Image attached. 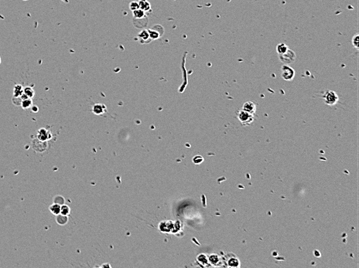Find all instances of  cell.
Here are the masks:
<instances>
[{
  "label": "cell",
  "mask_w": 359,
  "mask_h": 268,
  "mask_svg": "<svg viewBox=\"0 0 359 268\" xmlns=\"http://www.w3.org/2000/svg\"><path fill=\"white\" fill-rule=\"evenodd\" d=\"M281 70H282L281 75H282V79L287 81H293L295 77V70L293 68H292L289 65L283 64L281 68Z\"/></svg>",
  "instance_id": "obj_1"
},
{
  "label": "cell",
  "mask_w": 359,
  "mask_h": 268,
  "mask_svg": "<svg viewBox=\"0 0 359 268\" xmlns=\"http://www.w3.org/2000/svg\"><path fill=\"white\" fill-rule=\"evenodd\" d=\"M237 118L239 120L241 123L243 125H248L249 124H251L254 120L253 118V114H249L248 112L245 111L242 109V110H238L237 112Z\"/></svg>",
  "instance_id": "obj_2"
},
{
  "label": "cell",
  "mask_w": 359,
  "mask_h": 268,
  "mask_svg": "<svg viewBox=\"0 0 359 268\" xmlns=\"http://www.w3.org/2000/svg\"><path fill=\"white\" fill-rule=\"evenodd\" d=\"M279 60H280L281 62L286 65L290 64V63L294 62L296 59H297L296 53L292 50H290V49H288L287 51L285 53H283V54L279 55Z\"/></svg>",
  "instance_id": "obj_3"
},
{
  "label": "cell",
  "mask_w": 359,
  "mask_h": 268,
  "mask_svg": "<svg viewBox=\"0 0 359 268\" xmlns=\"http://www.w3.org/2000/svg\"><path fill=\"white\" fill-rule=\"evenodd\" d=\"M323 98L324 99L325 103L328 105H334L337 103V101L339 100V97L337 96V93L334 92L333 90H327L325 92L324 95H323Z\"/></svg>",
  "instance_id": "obj_4"
},
{
  "label": "cell",
  "mask_w": 359,
  "mask_h": 268,
  "mask_svg": "<svg viewBox=\"0 0 359 268\" xmlns=\"http://www.w3.org/2000/svg\"><path fill=\"white\" fill-rule=\"evenodd\" d=\"M242 110L248 112L249 114H254L255 113V110H256V105H255L254 102L247 101V102L244 104L243 107H242Z\"/></svg>",
  "instance_id": "obj_5"
},
{
  "label": "cell",
  "mask_w": 359,
  "mask_h": 268,
  "mask_svg": "<svg viewBox=\"0 0 359 268\" xmlns=\"http://www.w3.org/2000/svg\"><path fill=\"white\" fill-rule=\"evenodd\" d=\"M226 263H227L228 267H240V261L238 257H235V255L228 257Z\"/></svg>",
  "instance_id": "obj_6"
},
{
  "label": "cell",
  "mask_w": 359,
  "mask_h": 268,
  "mask_svg": "<svg viewBox=\"0 0 359 268\" xmlns=\"http://www.w3.org/2000/svg\"><path fill=\"white\" fill-rule=\"evenodd\" d=\"M209 264L212 266H219L221 263V258L218 254H211L207 257Z\"/></svg>",
  "instance_id": "obj_7"
},
{
  "label": "cell",
  "mask_w": 359,
  "mask_h": 268,
  "mask_svg": "<svg viewBox=\"0 0 359 268\" xmlns=\"http://www.w3.org/2000/svg\"><path fill=\"white\" fill-rule=\"evenodd\" d=\"M139 9H141L144 12L149 11L150 9V4L149 2H147L146 0H140V2H139Z\"/></svg>",
  "instance_id": "obj_8"
},
{
  "label": "cell",
  "mask_w": 359,
  "mask_h": 268,
  "mask_svg": "<svg viewBox=\"0 0 359 268\" xmlns=\"http://www.w3.org/2000/svg\"><path fill=\"white\" fill-rule=\"evenodd\" d=\"M288 49L289 48H288L287 45H286L285 43H279L276 46V51L279 55H281V54H283V53H286L288 50Z\"/></svg>",
  "instance_id": "obj_9"
},
{
  "label": "cell",
  "mask_w": 359,
  "mask_h": 268,
  "mask_svg": "<svg viewBox=\"0 0 359 268\" xmlns=\"http://www.w3.org/2000/svg\"><path fill=\"white\" fill-rule=\"evenodd\" d=\"M198 260L199 261V262L203 264L204 266L207 267L209 266V264H210L208 261V258H207V257L205 254H200V255L198 257Z\"/></svg>",
  "instance_id": "obj_10"
},
{
  "label": "cell",
  "mask_w": 359,
  "mask_h": 268,
  "mask_svg": "<svg viewBox=\"0 0 359 268\" xmlns=\"http://www.w3.org/2000/svg\"><path fill=\"white\" fill-rule=\"evenodd\" d=\"M50 210L54 215H58L59 213H61V206L57 203H54L53 205L50 206Z\"/></svg>",
  "instance_id": "obj_11"
},
{
  "label": "cell",
  "mask_w": 359,
  "mask_h": 268,
  "mask_svg": "<svg viewBox=\"0 0 359 268\" xmlns=\"http://www.w3.org/2000/svg\"><path fill=\"white\" fill-rule=\"evenodd\" d=\"M48 131H47L45 129H41L40 131H39V138L41 140V141H45V140H47L49 139V135H48Z\"/></svg>",
  "instance_id": "obj_12"
},
{
  "label": "cell",
  "mask_w": 359,
  "mask_h": 268,
  "mask_svg": "<svg viewBox=\"0 0 359 268\" xmlns=\"http://www.w3.org/2000/svg\"><path fill=\"white\" fill-rule=\"evenodd\" d=\"M21 106L23 107V108L24 109H27L29 108V107H31L32 106V101L30 98H26V99L23 100L22 101V104H21Z\"/></svg>",
  "instance_id": "obj_13"
},
{
  "label": "cell",
  "mask_w": 359,
  "mask_h": 268,
  "mask_svg": "<svg viewBox=\"0 0 359 268\" xmlns=\"http://www.w3.org/2000/svg\"><path fill=\"white\" fill-rule=\"evenodd\" d=\"M133 14H134V16H135V18H137V19L143 18V17H144V15H145L144 11H143V10H142L141 9H136V10H134Z\"/></svg>",
  "instance_id": "obj_14"
},
{
  "label": "cell",
  "mask_w": 359,
  "mask_h": 268,
  "mask_svg": "<svg viewBox=\"0 0 359 268\" xmlns=\"http://www.w3.org/2000/svg\"><path fill=\"white\" fill-rule=\"evenodd\" d=\"M352 45L354 46V47L356 48L357 50H358V46H359V35L358 34H355V35L352 37Z\"/></svg>",
  "instance_id": "obj_15"
},
{
  "label": "cell",
  "mask_w": 359,
  "mask_h": 268,
  "mask_svg": "<svg viewBox=\"0 0 359 268\" xmlns=\"http://www.w3.org/2000/svg\"><path fill=\"white\" fill-rule=\"evenodd\" d=\"M24 94H26L29 98H31V97H33V95H34V91H33V90L32 88L26 87V88L24 89Z\"/></svg>",
  "instance_id": "obj_16"
},
{
  "label": "cell",
  "mask_w": 359,
  "mask_h": 268,
  "mask_svg": "<svg viewBox=\"0 0 359 268\" xmlns=\"http://www.w3.org/2000/svg\"><path fill=\"white\" fill-rule=\"evenodd\" d=\"M101 107L102 106H101V105H95L93 107V111L95 112L96 114H101V113L103 112V110H102L103 107Z\"/></svg>",
  "instance_id": "obj_17"
},
{
  "label": "cell",
  "mask_w": 359,
  "mask_h": 268,
  "mask_svg": "<svg viewBox=\"0 0 359 268\" xmlns=\"http://www.w3.org/2000/svg\"><path fill=\"white\" fill-rule=\"evenodd\" d=\"M139 37H140V39H143V40H146L149 38V32L146 31V30H143V31H142L141 33H139Z\"/></svg>",
  "instance_id": "obj_18"
},
{
  "label": "cell",
  "mask_w": 359,
  "mask_h": 268,
  "mask_svg": "<svg viewBox=\"0 0 359 268\" xmlns=\"http://www.w3.org/2000/svg\"><path fill=\"white\" fill-rule=\"evenodd\" d=\"M149 37L152 39H158L159 37V34L157 33L156 31H155V30H149Z\"/></svg>",
  "instance_id": "obj_19"
},
{
  "label": "cell",
  "mask_w": 359,
  "mask_h": 268,
  "mask_svg": "<svg viewBox=\"0 0 359 268\" xmlns=\"http://www.w3.org/2000/svg\"><path fill=\"white\" fill-rule=\"evenodd\" d=\"M69 212H70V209L68 206H61V213L62 214V216L68 215V214H69Z\"/></svg>",
  "instance_id": "obj_20"
},
{
  "label": "cell",
  "mask_w": 359,
  "mask_h": 268,
  "mask_svg": "<svg viewBox=\"0 0 359 268\" xmlns=\"http://www.w3.org/2000/svg\"><path fill=\"white\" fill-rule=\"evenodd\" d=\"M129 7H130V9H132V11H134V10H136V9H139V2L133 1V2H132L130 3V5H129Z\"/></svg>",
  "instance_id": "obj_21"
},
{
  "label": "cell",
  "mask_w": 359,
  "mask_h": 268,
  "mask_svg": "<svg viewBox=\"0 0 359 268\" xmlns=\"http://www.w3.org/2000/svg\"><path fill=\"white\" fill-rule=\"evenodd\" d=\"M193 161H194V163L198 165V164H201L202 162H203L204 158H203V157L201 156V155H196V156L194 158Z\"/></svg>",
  "instance_id": "obj_22"
},
{
  "label": "cell",
  "mask_w": 359,
  "mask_h": 268,
  "mask_svg": "<svg viewBox=\"0 0 359 268\" xmlns=\"http://www.w3.org/2000/svg\"><path fill=\"white\" fill-rule=\"evenodd\" d=\"M37 107H36V106H33V107H32V109H33V111H34V112L38 111V108H37Z\"/></svg>",
  "instance_id": "obj_23"
}]
</instances>
